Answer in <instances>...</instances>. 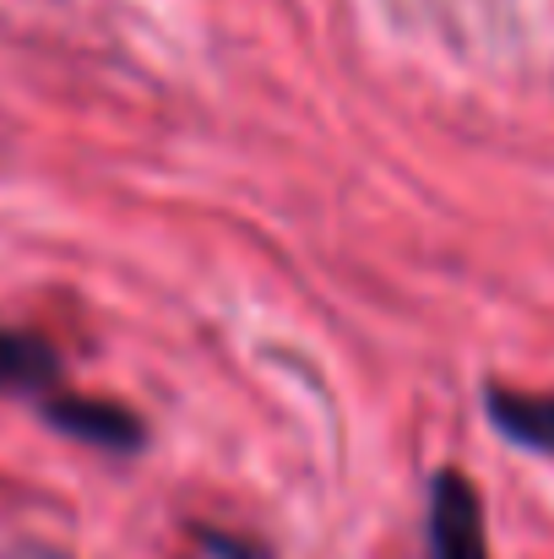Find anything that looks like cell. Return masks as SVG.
I'll use <instances>...</instances> for the list:
<instances>
[{"instance_id": "obj_1", "label": "cell", "mask_w": 554, "mask_h": 559, "mask_svg": "<svg viewBox=\"0 0 554 559\" xmlns=\"http://www.w3.org/2000/svg\"><path fill=\"white\" fill-rule=\"evenodd\" d=\"M424 555L429 559H490V527L479 484L457 467H440L429 478L424 500Z\"/></svg>"}, {"instance_id": "obj_2", "label": "cell", "mask_w": 554, "mask_h": 559, "mask_svg": "<svg viewBox=\"0 0 554 559\" xmlns=\"http://www.w3.org/2000/svg\"><path fill=\"white\" fill-rule=\"evenodd\" d=\"M38 418L49 429H60L66 440H82L93 451H109V456H137L148 445V424L126 407V402H104V396H76V391H60L38 407Z\"/></svg>"}, {"instance_id": "obj_3", "label": "cell", "mask_w": 554, "mask_h": 559, "mask_svg": "<svg viewBox=\"0 0 554 559\" xmlns=\"http://www.w3.org/2000/svg\"><path fill=\"white\" fill-rule=\"evenodd\" d=\"M66 391V370L38 332L0 326V396H22L33 413Z\"/></svg>"}, {"instance_id": "obj_4", "label": "cell", "mask_w": 554, "mask_h": 559, "mask_svg": "<svg viewBox=\"0 0 554 559\" xmlns=\"http://www.w3.org/2000/svg\"><path fill=\"white\" fill-rule=\"evenodd\" d=\"M484 413L511 445L554 456V391H517V385L490 380L484 385Z\"/></svg>"}, {"instance_id": "obj_5", "label": "cell", "mask_w": 554, "mask_h": 559, "mask_svg": "<svg viewBox=\"0 0 554 559\" xmlns=\"http://www.w3.org/2000/svg\"><path fill=\"white\" fill-rule=\"evenodd\" d=\"M196 544L207 559H272V549L256 533H228V527H196Z\"/></svg>"}, {"instance_id": "obj_6", "label": "cell", "mask_w": 554, "mask_h": 559, "mask_svg": "<svg viewBox=\"0 0 554 559\" xmlns=\"http://www.w3.org/2000/svg\"><path fill=\"white\" fill-rule=\"evenodd\" d=\"M0 559H66L60 549H44V544H11Z\"/></svg>"}]
</instances>
